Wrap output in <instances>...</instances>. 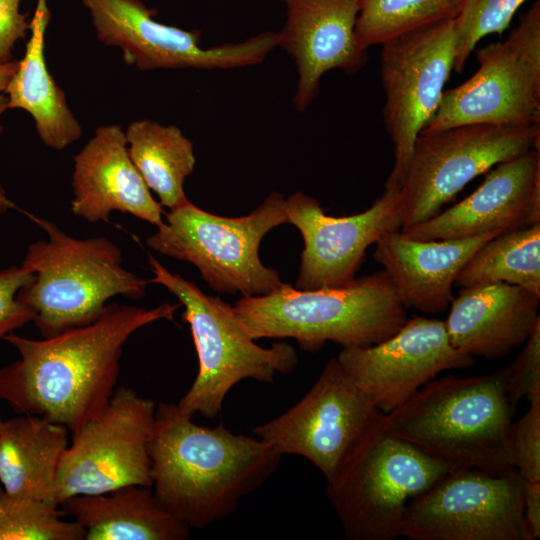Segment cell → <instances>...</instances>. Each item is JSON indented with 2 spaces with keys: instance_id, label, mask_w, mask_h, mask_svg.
Instances as JSON below:
<instances>
[{
  "instance_id": "cell-34",
  "label": "cell",
  "mask_w": 540,
  "mask_h": 540,
  "mask_svg": "<svg viewBox=\"0 0 540 540\" xmlns=\"http://www.w3.org/2000/svg\"><path fill=\"white\" fill-rule=\"evenodd\" d=\"M21 0H0V61L11 59L15 43L30 31L29 14L20 11Z\"/></svg>"
},
{
  "instance_id": "cell-6",
  "label": "cell",
  "mask_w": 540,
  "mask_h": 540,
  "mask_svg": "<svg viewBox=\"0 0 540 540\" xmlns=\"http://www.w3.org/2000/svg\"><path fill=\"white\" fill-rule=\"evenodd\" d=\"M148 263L154 275L150 284L164 286L184 306L181 318L189 324L197 352L198 373L177 403L182 412L214 419L238 382L249 378L272 383L276 374L295 369L298 355L292 345L284 341L270 348L257 345L234 306L170 272L152 255Z\"/></svg>"
},
{
  "instance_id": "cell-15",
  "label": "cell",
  "mask_w": 540,
  "mask_h": 540,
  "mask_svg": "<svg viewBox=\"0 0 540 540\" xmlns=\"http://www.w3.org/2000/svg\"><path fill=\"white\" fill-rule=\"evenodd\" d=\"M99 41L121 49L139 70L233 69L261 63L277 46V34L263 32L239 43L203 48L198 30H184L153 18L141 0H80Z\"/></svg>"
},
{
  "instance_id": "cell-26",
  "label": "cell",
  "mask_w": 540,
  "mask_h": 540,
  "mask_svg": "<svg viewBox=\"0 0 540 540\" xmlns=\"http://www.w3.org/2000/svg\"><path fill=\"white\" fill-rule=\"evenodd\" d=\"M125 136L132 162L161 206L171 210L187 203L184 182L196 163L191 140L178 127L151 119L133 121Z\"/></svg>"
},
{
  "instance_id": "cell-7",
  "label": "cell",
  "mask_w": 540,
  "mask_h": 540,
  "mask_svg": "<svg viewBox=\"0 0 540 540\" xmlns=\"http://www.w3.org/2000/svg\"><path fill=\"white\" fill-rule=\"evenodd\" d=\"M164 214L166 221L146 239L147 246L192 263L216 292L263 296L283 284L278 271L259 258L264 236L288 223L281 193L271 192L254 211L241 217L218 216L190 201Z\"/></svg>"
},
{
  "instance_id": "cell-36",
  "label": "cell",
  "mask_w": 540,
  "mask_h": 540,
  "mask_svg": "<svg viewBox=\"0 0 540 540\" xmlns=\"http://www.w3.org/2000/svg\"><path fill=\"white\" fill-rule=\"evenodd\" d=\"M19 60H10L8 62L0 61V93L4 92L11 77L17 70Z\"/></svg>"
},
{
  "instance_id": "cell-35",
  "label": "cell",
  "mask_w": 540,
  "mask_h": 540,
  "mask_svg": "<svg viewBox=\"0 0 540 540\" xmlns=\"http://www.w3.org/2000/svg\"><path fill=\"white\" fill-rule=\"evenodd\" d=\"M523 517L529 540L540 536V482H526L523 494Z\"/></svg>"
},
{
  "instance_id": "cell-20",
  "label": "cell",
  "mask_w": 540,
  "mask_h": 540,
  "mask_svg": "<svg viewBox=\"0 0 540 540\" xmlns=\"http://www.w3.org/2000/svg\"><path fill=\"white\" fill-rule=\"evenodd\" d=\"M72 188L71 211L89 223L109 222L113 211L156 227L164 222L162 206L132 162L118 124L99 126L74 156Z\"/></svg>"
},
{
  "instance_id": "cell-9",
  "label": "cell",
  "mask_w": 540,
  "mask_h": 540,
  "mask_svg": "<svg viewBox=\"0 0 540 540\" xmlns=\"http://www.w3.org/2000/svg\"><path fill=\"white\" fill-rule=\"evenodd\" d=\"M476 60V72L444 91L421 133L467 124L540 126V1L520 16L505 40L477 49Z\"/></svg>"
},
{
  "instance_id": "cell-25",
  "label": "cell",
  "mask_w": 540,
  "mask_h": 540,
  "mask_svg": "<svg viewBox=\"0 0 540 540\" xmlns=\"http://www.w3.org/2000/svg\"><path fill=\"white\" fill-rule=\"evenodd\" d=\"M49 20L48 8H36L24 56L4 92L8 109L29 113L41 141L49 148L63 150L81 137L82 127L46 64L45 32Z\"/></svg>"
},
{
  "instance_id": "cell-39",
  "label": "cell",
  "mask_w": 540,
  "mask_h": 540,
  "mask_svg": "<svg viewBox=\"0 0 540 540\" xmlns=\"http://www.w3.org/2000/svg\"><path fill=\"white\" fill-rule=\"evenodd\" d=\"M280 1H284V0H280Z\"/></svg>"
},
{
  "instance_id": "cell-31",
  "label": "cell",
  "mask_w": 540,
  "mask_h": 540,
  "mask_svg": "<svg viewBox=\"0 0 540 540\" xmlns=\"http://www.w3.org/2000/svg\"><path fill=\"white\" fill-rule=\"evenodd\" d=\"M504 386L513 411L519 402L540 398V321L536 323L521 352L507 367H503Z\"/></svg>"
},
{
  "instance_id": "cell-17",
  "label": "cell",
  "mask_w": 540,
  "mask_h": 540,
  "mask_svg": "<svg viewBox=\"0 0 540 540\" xmlns=\"http://www.w3.org/2000/svg\"><path fill=\"white\" fill-rule=\"evenodd\" d=\"M398 197L399 188H384L368 209L342 217L327 215L315 198L299 191L285 199L288 223L304 243L294 287L315 290L351 283L366 249L383 234L401 229Z\"/></svg>"
},
{
  "instance_id": "cell-5",
  "label": "cell",
  "mask_w": 540,
  "mask_h": 540,
  "mask_svg": "<svg viewBox=\"0 0 540 540\" xmlns=\"http://www.w3.org/2000/svg\"><path fill=\"white\" fill-rule=\"evenodd\" d=\"M28 216L47 234L31 243L21 267L34 273L17 298L34 312L43 338L94 322L115 296H145L148 279L123 267L120 249L107 237L77 239L53 222Z\"/></svg>"
},
{
  "instance_id": "cell-16",
  "label": "cell",
  "mask_w": 540,
  "mask_h": 540,
  "mask_svg": "<svg viewBox=\"0 0 540 540\" xmlns=\"http://www.w3.org/2000/svg\"><path fill=\"white\" fill-rule=\"evenodd\" d=\"M336 359L384 414L438 374L474 364V357L451 344L444 321L424 316L407 318L395 334L375 345L343 348Z\"/></svg>"
},
{
  "instance_id": "cell-37",
  "label": "cell",
  "mask_w": 540,
  "mask_h": 540,
  "mask_svg": "<svg viewBox=\"0 0 540 540\" xmlns=\"http://www.w3.org/2000/svg\"><path fill=\"white\" fill-rule=\"evenodd\" d=\"M8 109V100L6 95L0 94V116ZM2 126L0 125V134L2 133ZM13 206L12 202L8 199L5 189L0 184V214L5 213L9 208Z\"/></svg>"
},
{
  "instance_id": "cell-29",
  "label": "cell",
  "mask_w": 540,
  "mask_h": 540,
  "mask_svg": "<svg viewBox=\"0 0 540 540\" xmlns=\"http://www.w3.org/2000/svg\"><path fill=\"white\" fill-rule=\"evenodd\" d=\"M63 515L59 506L0 489V540H84L85 530Z\"/></svg>"
},
{
  "instance_id": "cell-10",
  "label": "cell",
  "mask_w": 540,
  "mask_h": 540,
  "mask_svg": "<svg viewBox=\"0 0 540 540\" xmlns=\"http://www.w3.org/2000/svg\"><path fill=\"white\" fill-rule=\"evenodd\" d=\"M540 147V126L467 124L416 138L399 186L403 228L440 212L474 178Z\"/></svg>"
},
{
  "instance_id": "cell-28",
  "label": "cell",
  "mask_w": 540,
  "mask_h": 540,
  "mask_svg": "<svg viewBox=\"0 0 540 540\" xmlns=\"http://www.w3.org/2000/svg\"><path fill=\"white\" fill-rule=\"evenodd\" d=\"M463 0H360L355 24L367 49L431 24L455 19Z\"/></svg>"
},
{
  "instance_id": "cell-8",
  "label": "cell",
  "mask_w": 540,
  "mask_h": 540,
  "mask_svg": "<svg viewBox=\"0 0 540 540\" xmlns=\"http://www.w3.org/2000/svg\"><path fill=\"white\" fill-rule=\"evenodd\" d=\"M456 467L385 433L367 436L326 492L348 540L400 536L410 501Z\"/></svg>"
},
{
  "instance_id": "cell-2",
  "label": "cell",
  "mask_w": 540,
  "mask_h": 540,
  "mask_svg": "<svg viewBox=\"0 0 540 540\" xmlns=\"http://www.w3.org/2000/svg\"><path fill=\"white\" fill-rule=\"evenodd\" d=\"M148 450L155 497L190 529L233 514L282 458L257 437L235 434L223 424L200 426L166 402L156 405Z\"/></svg>"
},
{
  "instance_id": "cell-23",
  "label": "cell",
  "mask_w": 540,
  "mask_h": 540,
  "mask_svg": "<svg viewBox=\"0 0 540 540\" xmlns=\"http://www.w3.org/2000/svg\"><path fill=\"white\" fill-rule=\"evenodd\" d=\"M59 507L85 530L84 540H185L191 530L159 503L148 486L76 495Z\"/></svg>"
},
{
  "instance_id": "cell-19",
  "label": "cell",
  "mask_w": 540,
  "mask_h": 540,
  "mask_svg": "<svg viewBox=\"0 0 540 540\" xmlns=\"http://www.w3.org/2000/svg\"><path fill=\"white\" fill-rule=\"evenodd\" d=\"M285 24L277 46L293 58L298 82L293 103L304 112L320 92L323 75L339 69L355 74L368 62V50L355 36L360 0H284Z\"/></svg>"
},
{
  "instance_id": "cell-11",
  "label": "cell",
  "mask_w": 540,
  "mask_h": 540,
  "mask_svg": "<svg viewBox=\"0 0 540 540\" xmlns=\"http://www.w3.org/2000/svg\"><path fill=\"white\" fill-rule=\"evenodd\" d=\"M384 415L331 358L294 406L253 429L282 456L306 458L334 482Z\"/></svg>"
},
{
  "instance_id": "cell-14",
  "label": "cell",
  "mask_w": 540,
  "mask_h": 540,
  "mask_svg": "<svg viewBox=\"0 0 540 540\" xmlns=\"http://www.w3.org/2000/svg\"><path fill=\"white\" fill-rule=\"evenodd\" d=\"M381 46L383 120L394 152L384 188H399L414 142L437 111L453 70L454 19L400 35Z\"/></svg>"
},
{
  "instance_id": "cell-22",
  "label": "cell",
  "mask_w": 540,
  "mask_h": 540,
  "mask_svg": "<svg viewBox=\"0 0 540 540\" xmlns=\"http://www.w3.org/2000/svg\"><path fill=\"white\" fill-rule=\"evenodd\" d=\"M539 303V295L517 285L464 287L453 297L444 321L449 340L472 357H504L522 346L540 321Z\"/></svg>"
},
{
  "instance_id": "cell-21",
  "label": "cell",
  "mask_w": 540,
  "mask_h": 540,
  "mask_svg": "<svg viewBox=\"0 0 540 540\" xmlns=\"http://www.w3.org/2000/svg\"><path fill=\"white\" fill-rule=\"evenodd\" d=\"M499 233L419 240L397 230L383 234L375 242L373 258L383 267L407 308L437 314L450 306L452 287L463 266Z\"/></svg>"
},
{
  "instance_id": "cell-33",
  "label": "cell",
  "mask_w": 540,
  "mask_h": 540,
  "mask_svg": "<svg viewBox=\"0 0 540 540\" xmlns=\"http://www.w3.org/2000/svg\"><path fill=\"white\" fill-rule=\"evenodd\" d=\"M35 278L21 266L0 270V339L33 321L34 312L17 298L19 290Z\"/></svg>"
},
{
  "instance_id": "cell-27",
  "label": "cell",
  "mask_w": 540,
  "mask_h": 540,
  "mask_svg": "<svg viewBox=\"0 0 540 540\" xmlns=\"http://www.w3.org/2000/svg\"><path fill=\"white\" fill-rule=\"evenodd\" d=\"M507 283L540 296V223L501 232L484 243L459 272L455 285Z\"/></svg>"
},
{
  "instance_id": "cell-1",
  "label": "cell",
  "mask_w": 540,
  "mask_h": 540,
  "mask_svg": "<svg viewBox=\"0 0 540 540\" xmlns=\"http://www.w3.org/2000/svg\"><path fill=\"white\" fill-rule=\"evenodd\" d=\"M178 303L152 309L107 304L92 323L35 340L11 332L3 337L19 359L0 368V399L17 414L64 425L71 433L108 404L120 373L123 347L134 332L174 321Z\"/></svg>"
},
{
  "instance_id": "cell-38",
  "label": "cell",
  "mask_w": 540,
  "mask_h": 540,
  "mask_svg": "<svg viewBox=\"0 0 540 540\" xmlns=\"http://www.w3.org/2000/svg\"><path fill=\"white\" fill-rule=\"evenodd\" d=\"M1 423H2V419H1V417H0V426H1Z\"/></svg>"
},
{
  "instance_id": "cell-3",
  "label": "cell",
  "mask_w": 540,
  "mask_h": 540,
  "mask_svg": "<svg viewBox=\"0 0 540 540\" xmlns=\"http://www.w3.org/2000/svg\"><path fill=\"white\" fill-rule=\"evenodd\" d=\"M513 413L501 368L434 378L384 414L380 428L456 468L499 473L514 469Z\"/></svg>"
},
{
  "instance_id": "cell-4",
  "label": "cell",
  "mask_w": 540,
  "mask_h": 540,
  "mask_svg": "<svg viewBox=\"0 0 540 540\" xmlns=\"http://www.w3.org/2000/svg\"><path fill=\"white\" fill-rule=\"evenodd\" d=\"M234 309L254 340L293 338L310 352L328 341L343 348L375 345L408 318V308L383 270L341 287L299 290L283 283L263 296H243Z\"/></svg>"
},
{
  "instance_id": "cell-13",
  "label": "cell",
  "mask_w": 540,
  "mask_h": 540,
  "mask_svg": "<svg viewBox=\"0 0 540 540\" xmlns=\"http://www.w3.org/2000/svg\"><path fill=\"white\" fill-rule=\"evenodd\" d=\"M524 479L514 468H455L408 504L400 536L412 540H529Z\"/></svg>"
},
{
  "instance_id": "cell-18",
  "label": "cell",
  "mask_w": 540,
  "mask_h": 540,
  "mask_svg": "<svg viewBox=\"0 0 540 540\" xmlns=\"http://www.w3.org/2000/svg\"><path fill=\"white\" fill-rule=\"evenodd\" d=\"M540 223V147L496 165L469 196L400 229L419 240L463 239Z\"/></svg>"
},
{
  "instance_id": "cell-30",
  "label": "cell",
  "mask_w": 540,
  "mask_h": 540,
  "mask_svg": "<svg viewBox=\"0 0 540 540\" xmlns=\"http://www.w3.org/2000/svg\"><path fill=\"white\" fill-rule=\"evenodd\" d=\"M527 0H463L454 19L453 70L461 72L478 42L493 33L502 35Z\"/></svg>"
},
{
  "instance_id": "cell-12",
  "label": "cell",
  "mask_w": 540,
  "mask_h": 540,
  "mask_svg": "<svg viewBox=\"0 0 540 540\" xmlns=\"http://www.w3.org/2000/svg\"><path fill=\"white\" fill-rule=\"evenodd\" d=\"M155 410L151 399L117 388L106 407L72 433L57 470L55 505L127 485L151 487L148 444Z\"/></svg>"
},
{
  "instance_id": "cell-32",
  "label": "cell",
  "mask_w": 540,
  "mask_h": 540,
  "mask_svg": "<svg viewBox=\"0 0 540 540\" xmlns=\"http://www.w3.org/2000/svg\"><path fill=\"white\" fill-rule=\"evenodd\" d=\"M514 468L526 482H540V398L529 402L525 414L512 424Z\"/></svg>"
},
{
  "instance_id": "cell-24",
  "label": "cell",
  "mask_w": 540,
  "mask_h": 540,
  "mask_svg": "<svg viewBox=\"0 0 540 540\" xmlns=\"http://www.w3.org/2000/svg\"><path fill=\"white\" fill-rule=\"evenodd\" d=\"M19 415L0 426V483L10 494L55 505L57 470L70 431L40 416Z\"/></svg>"
}]
</instances>
